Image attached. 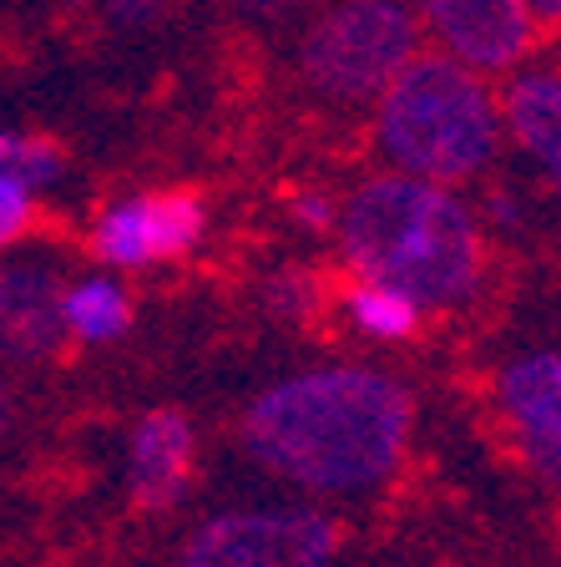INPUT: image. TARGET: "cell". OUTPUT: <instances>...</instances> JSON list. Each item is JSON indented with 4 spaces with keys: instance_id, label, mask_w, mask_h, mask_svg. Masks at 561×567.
Instances as JSON below:
<instances>
[{
    "instance_id": "1",
    "label": "cell",
    "mask_w": 561,
    "mask_h": 567,
    "mask_svg": "<svg viewBox=\"0 0 561 567\" xmlns=\"http://www.w3.org/2000/svg\"><path fill=\"white\" fill-rule=\"evenodd\" d=\"M243 456L299 496L385 492L415 441V401L374 365H314L258 390L238 421Z\"/></svg>"
},
{
    "instance_id": "2",
    "label": "cell",
    "mask_w": 561,
    "mask_h": 567,
    "mask_svg": "<svg viewBox=\"0 0 561 567\" xmlns=\"http://www.w3.org/2000/svg\"><path fill=\"white\" fill-rule=\"evenodd\" d=\"M354 279L395 284L425 315H456L486 289V224L456 188L415 173H374L344 198L334 228Z\"/></svg>"
},
{
    "instance_id": "3",
    "label": "cell",
    "mask_w": 561,
    "mask_h": 567,
    "mask_svg": "<svg viewBox=\"0 0 561 567\" xmlns=\"http://www.w3.org/2000/svg\"><path fill=\"white\" fill-rule=\"evenodd\" d=\"M511 137L491 76L450 51H420L374 102V147L395 173L466 188L501 163Z\"/></svg>"
},
{
    "instance_id": "4",
    "label": "cell",
    "mask_w": 561,
    "mask_h": 567,
    "mask_svg": "<svg viewBox=\"0 0 561 567\" xmlns=\"http://www.w3.org/2000/svg\"><path fill=\"white\" fill-rule=\"evenodd\" d=\"M420 31L415 0H334L299 41V76L324 102H380L420 56Z\"/></svg>"
},
{
    "instance_id": "5",
    "label": "cell",
    "mask_w": 561,
    "mask_h": 567,
    "mask_svg": "<svg viewBox=\"0 0 561 567\" xmlns=\"http://www.w3.org/2000/svg\"><path fill=\"white\" fill-rule=\"evenodd\" d=\"M340 527L319 507H233L193 527L173 567H334Z\"/></svg>"
},
{
    "instance_id": "6",
    "label": "cell",
    "mask_w": 561,
    "mask_h": 567,
    "mask_svg": "<svg viewBox=\"0 0 561 567\" xmlns=\"http://www.w3.org/2000/svg\"><path fill=\"white\" fill-rule=\"evenodd\" d=\"M208 203L198 193H132L106 203L92 224V254L117 274L173 264L202 244Z\"/></svg>"
},
{
    "instance_id": "7",
    "label": "cell",
    "mask_w": 561,
    "mask_h": 567,
    "mask_svg": "<svg viewBox=\"0 0 561 567\" xmlns=\"http://www.w3.org/2000/svg\"><path fill=\"white\" fill-rule=\"evenodd\" d=\"M415 11L435 47L486 76H511L516 66H527L541 35L531 0H415Z\"/></svg>"
},
{
    "instance_id": "8",
    "label": "cell",
    "mask_w": 561,
    "mask_h": 567,
    "mask_svg": "<svg viewBox=\"0 0 561 567\" xmlns=\"http://www.w3.org/2000/svg\"><path fill=\"white\" fill-rule=\"evenodd\" d=\"M496 415L516 456L561 492V350H521L496 370Z\"/></svg>"
},
{
    "instance_id": "9",
    "label": "cell",
    "mask_w": 561,
    "mask_h": 567,
    "mask_svg": "<svg viewBox=\"0 0 561 567\" xmlns=\"http://www.w3.org/2000/svg\"><path fill=\"white\" fill-rule=\"evenodd\" d=\"M66 284L51 259H11L0 284V319H6V350L15 360H46L66 334Z\"/></svg>"
},
{
    "instance_id": "10",
    "label": "cell",
    "mask_w": 561,
    "mask_h": 567,
    "mask_svg": "<svg viewBox=\"0 0 561 567\" xmlns=\"http://www.w3.org/2000/svg\"><path fill=\"white\" fill-rule=\"evenodd\" d=\"M198 466V431L183 411H147L127 436V486L142 507H177Z\"/></svg>"
},
{
    "instance_id": "11",
    "label": "cell",
    "mask_w": 561,
    "mask_h": 567,
    "mask_svg": "<svg viewBox=\"0 0 561 567\" xmlns=\"http://www.w3.org/2000/svg\"><path fill=\"white\" fill-rule=\"evenodd\" d=\"M501 102H506L511 142L541 173V183H547L551 198H557V218H561V71L557 66H516L501 86Z\"/></svg>"
},
{
    "instance_id": "12",
    "label": "cell",
    "mask_w": 561,
    "mask_h": 567,
    "mask_svg": "<svg viewBox=\"0 0 561 567\" xmlns=\"http://www.w3.org/2000/svg\"><path fill=\"white\" fill-rule=\"evenodd\" d=\"M340 309L350 319V330L370 344H405L415 340L425 319V305L395 284H380V279H354L350 289L340 295Z\"/></svg>"
},
{
    "instance_id": "13",
    "label": "cell",
    "mask_w": 561,
    "mask_h": 567,
    "mask_svg": "<svg viewBox=\"0 0 561 567\" xmlns=\"http://www.w3.org/2000/svg\"><path fill=\"white\" fill-rule=\"evenodd\" d=\"M132 324V295L112 274H86L66 284V334L76 344H112Z\"/></svg>"
},
{
    "instance_id": "14",
    "label": "cell",
    "mask_w": 561,
    "mask_h": 567,
    "mask_svg": "<svg viewBox=\"0 0 561 567\" xmlns=\"http://www.w3.org/2000/svg\"><path fill=\"white\" fill-rule=\"evenodd\" d=\"M0 167H15L35 193H51L66 177V153L51 137H35V132H6L0 137Z\"/></svg>"
},
{
    "instance_id": "15",
    "label": "cell",
    "mask_w": 561,
    "mask_h": 567,
    "mask_svg": "<svg viewBox=\"0 0 561 567\" xmlns=\"http://www.w3.org/2000/svg\"><path fill=\"white\" fill-rule=\"evenodd\" d=\"M263 299H269V309L279 319L304 324V319H314L319 305H324V284H319V274H309V269H283V274L269 279Z\"/></svg>"
},
{
    "instance_id": "16",
    "label": "cell",
    "mask_w": 561,
    "mask_h": 567,
    "mask_svg": "<svg viewBox=\"0 0 561 567\" xmlns=\"http://www.w3.org/2000/svg\"><path fill=\"white\" fill-rule=\"evenodd\" d=\"M35 203H41V193L15 167H0V238L6 244H15L35 224Z\"/></svg>"
},
{
    "instance_id": "17",
    "label": "cell",
    "mask_w": 561,
    "mask_h": 567,
    "mask_svg": "<svg viewBox=\"0 0 561 567\" xmlns=\"http://www.w3.org/2000/svg\"><path fill=\"white\" fill-rule=\"evenodd\" d=\"M340 208L344 203H334L324 188L289 193V218L304 228V234H334V228H340Z\"/></svg>"
},
{
    "instance_id": "18",
    "label": "cell",
    "mask_w": 561,
    "mask_h": 567,
    "mask_svg": "<svg viewBox=\"0 0 561 567\" xmlns=\"http://www.w3.org/2000/svg\"><path fill=\"white\" fill-rule=\"evenodd\" d=\"M106 11H112V21L122 31H147L153 21L167 16V0H106Z\"/></svg>"
},
{
    "instance_id": "19",
    "label": "cell",
    "mask_w": 561,
    "mask_h": 567,
    "mask_svg": "<svg viewBox=\"0 0 561 567\" xmlns=\"http://www.w3.org/2000/svg\"><path fill=\"white\" fill-rule=\"evenodd\" d=\"M243 21H293L299 11H309V0H228Z\"/></svg>"
},
{
    "instance_id": "20",
    "label": "cell",
    "mask_w": 561,
    "mask_h": 567,
    "mask_svg": "<svg viewBox=\"0 0 561 567\" xmlns=\"http://www.w3.org/2000/svg\"><path fill=\"white\" fill-rule=\"evenodd\" d=\"M531 11H537L541 31H561V0H531Z\"/></svg>"
},
{
    "instance_id": "21",
    "label": "cell",
    "mask_w": 561,
    "mask_h": 567,
    "mask_svg": "<svg viewBox=\"0 0 561 567\" xmlns=\"http://www.w3.org/2000/svg\"><path fill=\"white\" fill-rule=\"evenodd\" d=\"M61 6H86V0H61Z\"/></svg>"
}]
</instances>
